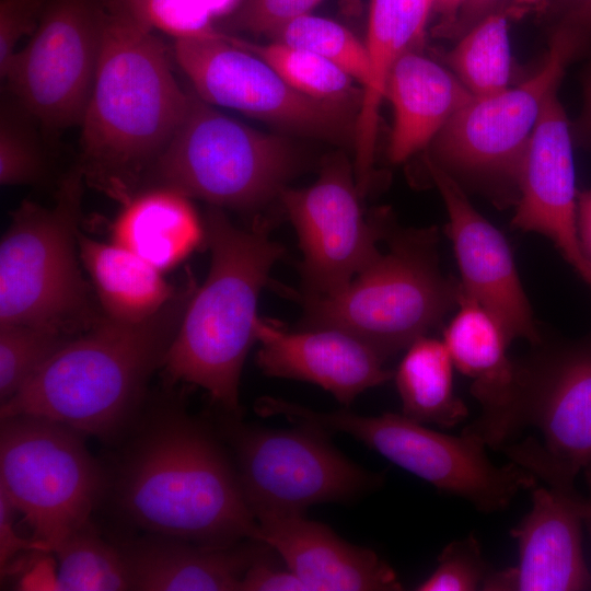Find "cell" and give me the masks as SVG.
<instances>
[{"label": "cell", "mask_w": 591, "mask_h": 591, "mask_svg": "<svg viewBox=\"0 0 591 591\" xmlns=\"http://www.w3.org/2000/svg\"><path fill=\"white\" fill-rule=\"evenodd\" d=\"M132 427L107 490L130 523L202 545L258 541L236 468L206 422L172 399L140 414Z\"/></svg>", "instance_id": "6da1fadb"}, {"label": "cell", "mask_w": 591, "mask_h": 591, "mask_svg": "<svg viewBox=\"0 0 591 591\" xmlns=\"http://www.w3.org/2000/svg\"><path fill=\"white\" fill-rule=\"evenodd\" d=\"M453 361L443 341L422 336L408 348L395 373L402 415L420 424L453 427L468 415L453 391Z\"/></svg>", "instance_id": "4316f807"}, {"label": "cell", "mask_w": 591, "mask_h": 591, "mask_svg": "<svg viewBox=\"0 0 591 591\" xmlns=\"http://www.w3.org/2000/svg\"><path fill=\"white\" fill-rule=\"evenodd\" d=\"M531 491V510L510 532L519 545V565L493 570L482 590H589L591 575L581 541L589 500L547 486L536 485Z\"/></svg>", "instance_id": "ac0fdd59"}, {"label": "cell", "mask_w": 591, "mask_h": 591, "mask_svg": "<svg viewBox=\"0 0 591 591\" xmlns=\"http://www.w3.org/2000/svg\"><path fill=\"white\" fill-rule=\"evenodd\" d=\"M499 0H464L451 37H461L482 19L493 12Z\"/></svg>", "instance_id": "ab89813d"}, {"label": "cell", "mask_w": 591, "mask_h": 591, "mask_svg": "<svg viewBox=\"0 0 591 591\" xmlns=\"http://www.w3.org/2000/svg\"><path fill=\"white\" fill-rule=\"evenodd\" d=\"M14 508L0 491V569L1 577L18 571L19 558L23 554H49V549L35 538H24L13 524ZM23 557V556H22ZM24 558V557H23Z\"/></svg>", "instance_id": "8d00e7d4"}, {"label": "cell", "mask_w": 591, "mask_h": 591, "mask_svg": "<svg viewBox=\"0 0 591 591\" xmlns=\"http://www.w3.org/2000/svg\"><path fill=\"white\" fill-rule=\"evenodd\" d=\"M589 45L576 34L554 28L543 67L523 83L474 97L431 142L428 157L450 174L513 179L547 96L558 89L566 67Z\"/></svg>", "instance_id": "5bb4252c"}, {"label": "cell", "mask_w": 591, "mask_h": 591, "mask_svg": "<svg viewBox=\"0 0 591 591\" xmlns=\"http://www.w3.org/2000/svg\"><path fill=\"white\" fill-rule=\"evenodd\" d=\"M384 240L389 252L343 291L302 299L300 329H340L385 360L441 324L457 305L460 283L439 268L436 230L390 224Z\"/></svg>", "instance_id": "8992f818"}, {"label": "cell", "mask_w": 591, "mask_h": 591, "mask_svg": "<svg viewBox=\"0 0 591 591\" xmlns=\"http://www.w3.org/2000/svg\"><path fill=\"white\" fill-rule=\"evenodd\" d=\"M588 500H589V511H588V513H587V517H586V519H584V522L588 524L589 531H590V535H591V500H590V499H588Z\"/></svg>", "instance_id": "bcb514c9"}, {"label": "cell", "mask_w": 591, "mask_h": 591, "mask_svg": "<svg viewBox=\"0 0 591 591\" xmlns=\"http://www.w3.org/2000/svg\"><path fill=\"white\" fill-rule=\"evenodd\" d=\"M297 425L289 430L255 427L232 414L221 421L254 517L304 514L312 505L351 499L380 482L331 445L324 430Z\"/></svg>", "instance_id": "7c38bea8"}, {"label": "cell", "mask_w": 591, "mask_h": 591, "mask_svg": "<svg viewBox=\"0 0 591 591\" xmlns=\"http://www.w3.org/2000/svg\"><path fill=\"white\" fill-rule=\"evenodd\" d=\"M463 1L464 0L432 1V11L439 16V22L433 28L434 35L451 37Z\"/></svg>", "instance_id": "7bdbcfd3"}, {"label": "cell", "mask_w": 591, "mask_h": 591, "mask_svg": "<svg viewBox=\"0 0 591 591\" xmlns=\"http://www.w3.org/2000/svg\"><path fill=\"white\" fill-rule=\"evenodd\" d=\"M577 230L581 250L591 263V188L578 193Z\"/></svg>", "instance_id": "60d3db41"}, {"label": "cell", "mask_w": 591, "mask_h": 591, "mask_svg": "<svg viewBox=\"0 0 591 591\" xmlns=\"http://www.w3.org/2000/svg\"><path fill=\"white\" fill-rule=\"evenodd\" d=\"M255 336L260 344L256 363L266 375L314 383L345 406L393 376L375 350L340 329L289 332L257 317Z\"/></svg>", "instance_id": "d6986e66"}, {"label": "cell", "mask_w": 591, "mask_h": 591, "mask_svg": "<svg viewBox=\"0 0 591 591\" xmlns=\"http://www.w3.org/2000/svg\"><path fill=\"white\" fill-rule=\"evenodd\" d=\"M433 0H371L364 42L370 59V82L357 118L354 173L359 192H368L373 174L380 107L395 61L421 44Z\"/></svg>", "instance_id": "603a6c76"}, {"label": "cell", "mask_w": 591, "mask_h": 591, "mask_svg": "<svg viewBox=\"0 0 591 591\" xmlns=\"http://www.w3.org/2000/svg\"><path fill=\"white\" fill-rule=\"evenodd\" d=\"M196 289L188 276L169 302L140 322L102 315L1 404V418L39 416L83 436L117 438L138 419L149 381L163 367Z\"/></svg>", "instance_id": "7a4b0ae2"}, {"label": "cell", "mask_w": 591, "mask_h": 591, "mask_svg": "<svg viewBox=\"0 0 591 591\" xmlns=\"http://www.w3.org/2000/svg\"><path fill=\"white\" fill-rule=\"evenodd\" d=\"M554 27L571 31L591 43V0H548Z\"/></svg>", "instance_id": "f35d334b"}, {"label": "cell", "mask_w": 591, "mask_h": 591, "mask_svg": "<svg viewBox=\"0 0 591 591\" xmlns=\"http://www.w3.org/2000/svg\"><path fill=\"white\" fill-rule=\"evenodd\" d=\"M237 46L270 65L297 91L317 100L360 105L363 89L329 60L303 48L279 42L254 44L229 36Z\"/></svg>", "instance_id": "f546056e"}, {"label": "cell", "mask_w": 591, "mask_h": 591, "mask_svg": "<svg viewBox=\"0 0 591 591\" xmlns=\"http://www.w3.org/2000/svg\"><path fill=\"white\" fill-rule=\"evenodd\" d=\"M586 476H587V480H588V485H589V489H590V500H591V465H589L586 470Z\"/></svg>", "instance_id": "7dc6e473"}, {"label": "cell", "mask_w": 591, "mask_h": 591, "mask_svg": "<svg viewBox=\"0 0 591 591\" xmlns=\"http://www.w3.org/2000/svg\"><path fill=\"white\" fill-rule=\"evenodd\" d=\"M79 256L100 301L102 314L135 323L157 313L176 293L161 270L117 244L78 232Z\"/></svg>", "instance_id": "484cf974"}, {"label": "cell", "mask_w": 591, "mask_h": 591, "mask_svg": "<svg viewBox=\"0 0 591 591\" xmlns=\"http://www.w3.org/2000/svg\"><path fill=\"white\" fill-rule=\"evenodd\" d=\"M274 412L294 424L348 433L392 463L439 490L467 500L482 512L506 509L521 490L537 485L533 473L513 462L502 466L493 463L486 444L474 434L464 431L461 436L445 434L402 414L325 413L283 399L277 401Z\"/></svg>", "instance_id": "30bf717a"}, {"label": "cell", "mask_w": 591, "mask_h": 591, "mask_svg": "<svg viewBox=\"0 0 591 591\" xmlns=\"http://www.w3.org/2000/svg\"><path fill=\"white\" fill-rule=\"evenodd\" d=\"M513 227L547 236L581 276L591 270L577 230V196L569 123L557 97L546 99L525 148Z\"/></svg>", "instance_id": "e0dca14e"}, {"label": "cell", "mask_w": 591, "mask_h": 591, "mask_svg": "<svg viewBox=\"0 0 591 591\" xmlns=\"http://www.w3.org/2000/svg\"><path fill=\"white\" fill-rule=\"evenodd\" d=\"M82 438L39 416L1 418L0 491L50 553L91 520L107 495L108 473Z\"/></svg>", "instance_id": "9c48e42d"}, {"label": "cell", "mask_w": 591, "mask_h": 591, "mask_svg": "<svg viewBox=\"0 0 591 591\" xmlns=\"http://www.w3.org/2000/svg\"><path fill=\"white\" fill-rule=\"evenodd\" d=\"M258 541L268 545L310 591H398L394 570L373 551L341 540L304 514L259 513Z\"/></svg>", "instance_id": "ffe728a7"}, {"label": "cell", "mask_w": 591, "mask_h": 591, "mask_svg": "<svg viewBox=\"0 0 591 591\" xmlns=\"http://www.w3.org/2000/svg\"><path fill=\"white\" fill-rule=\"evenodd\" d=\"M269 547L246 570L240 591H310L289 568H279L269 557Z\"/></svg>", "instance_id": "74e56055"}, {"label": "cell", "mask_w": 591, "mask_h": 591, "mask_svg": "<svg viewBox=\"0 0 591 591\" xmlns=\"http://www.w3.org/2000/svg\"><path fill=\"white\" fill-rule=\"evenodd\" d=\"M548 0H510L508 14L511 18H521L526 13H546Z\"/></svg>", "instance_id": "f6af8a7d"}, {"label": "cell", "mask_w": 591, "mask_h": 591, "mask_svg": "<svg viewBox=\"0 0 591 591\" xmlns=\"http://www.w3.org/2000/svg\"><path fill=\"white\" fill-rule=\"evenodd\" d=\"M270 227L260 216L251 225L237 227L222 208H208L204 228L210 270L190 298L163 364L170 382L202 387L235 416H241L242 368L256 341L259 293L285 254L270 237Z\"/></svg>", "instance_id": "277c9868"}, {"label": "cell", "mask_w": 591, "mask_h": 591, "mask_svg": "<svg viewBox=\"0 0 591 591\" xmlns=\"http://www.w3.org/2000/svg\"><path fill=\"white\" fill-rule=\"evenodd\" d=\"M84 182L76 164L53 206L25 200L13 212L0 244V326L30 325L74 337L103 315L91 304L78 262Z\"/></svg>", "instance_id": "ba28073f"}, {"label": "cell", "mask_w": 591, "mask_h": 591, "mask_svg": "<svg viewBox=\"0 0 591 591\" xmlns=\"http://www.w3.org/2000/svg\"><path fill=\"white\" fill-rule=\"evenodd\" d=\"M449 215V235L461 271L462 291L485 308L509 340L541 344L532 311L520 282L510 247L500 233L470 202L449 172L425 158Z\"/></svg>", "instance_id": "2e32d148"}, {"label": "cell", "mask_w": 591, "mask_h": 591, "mask_svg": "<svg viewBox=\"0 0 591 591\" xmlns=\"http://www.w3.org/2000/svg\"><path fill=\"white\" fill-rule=\"evenodd\" d=\"M322 0H237L227 25L253 34L273 35L289 21L315 8Z\"/></svg>", "instance_id": "e575fe53"}, {"label": "cell", "mask_w": 591, "mask_h": 591, "mask_svg": "<svg viewBox=\"0 0 591 591\" xmlns=\"http://www.w3.org/2000/svg\"><path fill=\"white\" fill-rule=\"evenodd\" d=\"M189 199L165 187L137 193L114 223L115 243L161 271L175 266L205 243L204 221Z\"/></svg>", "instance_id": "d4e9b609"}, {"label": "cell", "mask_w": 591, "mask_h": 591, "mask_svg": "<svg viewBox=\"0 0 591 591\" xmlns=\"http://www.w3.org/2000/svg\"><path fill=\"white\" fill-rule=\"evenodd\" d=\"M508 16L507 2L464 33L445 57L450 70L476 99L509 88L512 62Z\"/></svg>", "instance_id": "83f0119b"}, {"label": "cell", "mask_w": 591, "mask_h": 591, "mask_svg": "<svg viewBox=\"0 0 591 591\" xmlns=\"http://www.w3.org/2000/svg\"><path fill=\"white\" fill-rule=\"evenodd\" d=\"M385 97L394 111L387 155L402 163L432 142L448 121L474 96L450 70L416 48L393 65Z\"/></svg>", "instance_id": "7402d4cb"}, {"label": "cell", "mask_w": 591, "mask_h": 591, "mask_svg": "<svg viewBox=\"0 0 591 591\" xmlns=\"http://www.w3.org/2000/svg\"><path fill=\"white\" fill-rule=\"evenodd\" d=\"M584 106L576 125V132L580 140L591 143V63L583 76Z\"/></svg>", "instance_id": "ee69618b"}, {"label": "cell", "mask_w": 591, "mask_h": 591, "mask_svg": "<svg viewBox=\"0 0 591 591\" xmlns=\"http://www.w3.org/2000/svg\"><path fill=\"white\" fill-rule=\"evenodd\" d=\"M360 198L354 170L341 153L324 160L311 186L287 187L280 194L303 254L302 299L343 291L382 256L378 242L391 220L384 213L366 219Z\"/></svg>", "instance_id": "9a60e30c"}, {"label": "cell", "mask_w": 591, "mask_h": 591, "mask_svg": "<svg viewBox=\"0 0 591 591\" xmlns=\"http://www.w3.org/2000/svg\"><path fill=\"white\" fill-rule=\"evenodd\" d=\"M72 337L36 326H0V402L12 398Z\"/></svg>", "instance_id": "d6a6232c"}, {"label": "cell", "mask_w": 591, "mask_h": 591, "mask_svg": "<svg viewBox=\"0 0 591 591\" xmlns=\"http://www.w3.org/2000/svg\"><path fill=\"white\" fill-rule=\"evenodd\" d=\"M275 42L310 50L346 71L364 90L371 66L364 42L331 19L300 15L271 35Z\"/></svg>", "instance_id": "1f68e13d"}, {"label": "cell", "mask_w": 591, "mask_h": 591, "mask_svg": "<svg viewBox=\"0 0 591 591\" xmlns=\"http://www.w3.org/2000/svg\"><path fill=\"white\" fill-rule=\"evenodd\" d=\"M173 56L202 101L285 131L329 142L355 141L359 107L310 97L264 59L204 25L175 34Z\"/></svg>", "instance_id": "8fae6325"}, {"label": "cell", "mask_w": 591, "mask_h": 591, "mask_svg": "<svg viewBox=\"0 0 591 591\" xmlns=\"http://www.w3.org/2000/svg\"><path fill=\"white\" fill-rule=\"evenodd\" d=\"M48 139L33 115L8 91L0 103V183L39 185L50 173Z\"/></svg>", "instance_id": "4dcf8cb0"}, {"label": "cell", "mask_w": 591, "mask_h": 591, "mask_svg": "<svg viewBox=\"0 0 591 591\" xmlns=\"http://www.w3.org/2000/svg\"><path fill=\"white\" fill-rule=\"evenodd\" d=\"M48 0H0V77L16 53L18 43L32 35Z\"/></svg>", "instance_id": "d590c367"}, {"label": "cell", "mask_w": 591, "mask_h": 591, "mask_svg": "<svg viewBox=\"0 0 591 591\" xmlns=\"http://www.w3.org/2000/svg\"><path fill=\"white\" fill-rule=\"evenodd\" d=\"M305 164L292 139L241 123L190 89L186 114L140 192L165 187L210 206L251 212L279 200Z\"/></svg>", "instance_id": "52a82bcc"}, {"label": "cell", "mask_w": 591, "mask_h": 591, "mask_svg": "<svg viewBox=\"0 0 591 591\" xmlns=\"http://www.w3.org/2000/svg\"><path fill=\"white\" fill-rule=\"evenodd\" d=\"M107 19L102 0H48L35 32L1 76L4 90L33 115L49 141L81 125Z\"/></svg>", "instance_id": "4fadbf2b"}, {"label": "cell", "mask_w": 591, "mask_h": 591, "mask_svg": "<svg viewBox=\"0 0 591 591\" xmlns=\"http://www.w3.org/2000/svg\"><path fill=\"white\" fill-rule=\"evenodd\" d=\"M493 570L485 561L480 544L474 535L448 544L438 557L434 571L416 590L474 591L482 590Z\"/></svg>", "instance_id": "836d02e7"}, {"label": "cell", "mask_w": 591, "mask_h": 591, "mask_svg": "<svg viewBox=\"0 0 591 591\" xmlns=\"http://www.w3.org/2000/svg\"><path fill=\"white\" fill-rule=\"evenodd\" d=\"M459 311L444 331L443 343L453 366L472 380L471 391L482 406L474 426L488 424L508 407L513 393L515 362L498 321L461 289Z\"/></svg>", "instance_id": "cb8c5ba5"}, {"label": "cell", "mask_w": 591, "mask_h": 591, "mask_svg": "<svg viewBox=\"0 0 591 591\" xmlns=\"http://www.w3.org/2000/svg\"><path fill=\"white\" fill-rule=\"evenodd\" d=\"M464 432L503 453L547 487L577 494V475L591 465V340L548 348L515 363L503 413Z\"/></svg>", "instance_id": "5b68a950"}, {"label": "cell", "mask_w": 591, "mask_h": 591, "mask_svg": "<svg viewBox=\"0 0 591 591\" xmlns=\"http://www.w3.org/2000/svg\"><path fill=\"white\" fill-rule=\"evenodd\" d=\"M591 288V270L582 278Z\"/></svg>", "instance_id": "c3c4849f"}, {"label": "cell", "mask_w": 591, "mask_h": 591, "mask_svg": "<svg viewBox=\"0 0 591 591\" xmlns=\"http://www.w3.org/2000/svg\"><path fill=\"white\" fill-rule=\"evenodd\" d=\"M153 27L108 13L94 84L81 121L80 160L85 182L120 202L142 181L172 139L189 91L172 71Z\"/></svg>", "instance_id": "3957f363"}, {"label": "cell", "mask_w": 591, "mask_h": 591, "mask_svg": "<svg viewBox=\"0 0 591 591\" xmlns=\"http://www.w3.org/2000/svg\"><path fill=\"white\" fill-rule=\"evenodd\" d=\"M111 14L128 15L153 27L151 7L154 0H102Z\"/></svg>", "instance_id": "b9f144b4"}, {"label": "cell", "mask_w": 591, "mask_h": 591, "mask_svg": "<svg viewBox=\"0 0 591 591\" xmlns=\"http://www.w3.org/2000/svg\"><path fill=\"white\" fill-rule=\"evenodd\" d=\"M118 545L136 591H240L246 570L269 548L256 540L211 546L151 533Z\"/></svg>", "instance_id": "44dd1931"}, {"label": "cell", "mask_w": 591, "mask_h": 591, "mask_svg": "<svg viewBox=\"0 0 591 591\" xmlns=\"http://www.w3.org/2000/svg\"><path fill=\"white\" fill-rule=\"evenodd\" d=\"M54 554L58 560L54 590H131L123 551L118 543L104 538L92 520L70 534Z\"/></svg>", "instance_id": "f1b7e54d"}]
</instances>
